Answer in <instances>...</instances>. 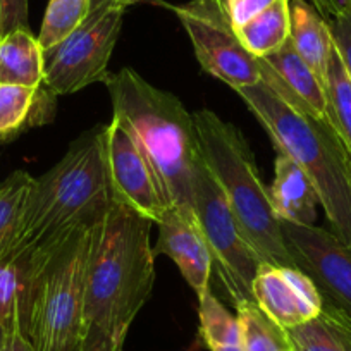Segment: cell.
<instances>
[{"label": "cell", "instance_id": "cell-29", "mask_svg": "<svg viewBox=\"0 0 351 351\" xmlns=\"http://www.w3.org/2000/svg\"><path fill=\"white\" fill-rule=\"evenodd\" d=\"M0 4H2L4 35L16 28H28L26 25L28 23V2L26 0H0Z\"/></svg>", "mask_w": 351, "mask_h": 351}, {"label": "cell", "instance_id": "cell-23", "mask_svg": "<svg viewBox=\"0 0 351 351\" xmlns=\"http://www.w3.org/2000/svg\"><path fill=\"white\" fill-rule=\"evenodd\" d=\"M326 93L334 131L351 154V80L337 53L336 45L327 67Z\"/></svg>", "mask_w": 351, "mask_h": 351}, {"label": "cell", "instance_id": "cell-33", "mask_svg": "<svg viewBox=\"0 0 351 351\" xmlns=\"http://www.w3.org/2000/svg\"><path fill=\"white\" fill-rule=\"evenodd\" d=\"M90 2V11H95V9L106 8V5H116V4H124L130 5L136 0H88Z\"/></svg>", "mask_w": 351, "mask_h": 351}, {"label": "cell", "instance_id": "cell-7", "mask_svg": "<svg viewBox=\"0 0 351 351\" xmlns=\"http://www.w3.org/2000/svg\"><path fill=\"white\" fill-rule=\"evenodd\" d=\"M176 16L186 29L198 62L210 76L231 86L241 88L263 83L296 109L285 81L267 59L255 57L236 36L226 11L215 0H191L174 8ZM298 110V109H296Z\"/></svg>", "mask_w": 351, "mask_h": 351}, {"label": "cell", "instance_id": "cell-13", "mask_svg": "<svg viewBox=\"0 0 351 351\" xmlns=\"http://www.w3.org/2000/svg\"><path fill=\"white\" fill-rule=\"evenodd\" d=\"M269 197L281 222L303 226L315 222L319 195L302 167L282 154L276 158L274 183L269 188Z\"/></svg>", "mask_w": 351, "mask_h": 351}, {"label": "cell", "instance_id": "cell-35", "mask_svg": "<svg viewBox=\"0 0 351 351\" xmlns=\"http://www.w3.org/2000/svg\"><path fill=\"white\" fill-rule=\"evenodd\" d=\"M346 164H348V172H350V178H351V154L348 150H346Z\"/></svg>", "mask_w": 351, "mask_h": 351}, {"label": "cell", "instance_id": "cell-27", "mask_svg": "<svg viewBox=\"0 0 351 351\" xmlns=\"http://www.w3.org/2000/svg\"><path fill=\"white\" fill-rule=\"evenodd\" d=\"M334 45L351 80V0H339V9L327 21Z\"/></svg>", "mask_w": 351, "mask_h": 351}, {"label": "cell", "instance_id": "cell-20", "mask_svg": "<svg viewBox=\"0 0 351 351\" xmlns=\"http://www.w3.org/2000/svg\"><path fill=\"white\" fill-rule=\"evenodd\" d=\"M33 184L35 178L26 171L12 172L4 183H0V262L14 250Z\"/></svg>", "mask_w": 351, "mask_h": 351}, {"label": "cell", "instance_id": "cell-28", "mask_svg": "<svg viewBox=\"0 0 351 351\" xmlns=\"http://www.w3.org/2000/svg\"><path fill=\"white\" fill-rule=\"evenodd\" d=\"M276 0H228L224 11L232 29H238L252 21L253 18H256L260 12L265 11Z\"/></svg>", "mask_w": 351, "mask_h": 351}, {"label": "cell", "instance_id": "cell-2", "mask_svg": "<svg viewBox=\"0 0 351 351\" xmlns=\"http://www.w3.org/2000/svg\"><path fill=\"white\" fill-rule=\"evenodd\" d=\"M114 116L131 130L154 165L171 207L193 221V178L202 160L193 114L178 97L124 67L104 81ZM198 226V224H197Z\"/></svg>", "mask_w": 351, "mask_h": 351}, {"label": "cell", "instance_id": "cell-21", "mask_svg": "<svg viewBox=\"0 0 351 351\" xmlns=\"http://www.w3.org/2000/svg\"><path fill=\"white\" fill-rule=\"evenodd\" d=\"M200 315V336L210 351H243L241 329L238 317L231 315L228 308L208 289L198 296Z\"/></svg>", "mask_w": 351, "mask_h": 351}, {"label": "cell", "instance_id": "cell-22", "mask_svg": "<svg viewBox=\"0 0 351 351\" xmlns=\"http://www.w3.org/2000/svg\"><path fill=\"white\" fill-rule=\"evenodd\" d=\"M243 351H289L293 350L288 332L258 308L255 302L236 306Z\"/></svg>", "mask_w": 351, "mask_h": 351}, {"label": "cell", "instance_id": "cell-10", "mask_svg": "<svg viewBox=\"0 0 351 351\" xmlns=\"http://www.w3.org/2000/svg\"><path fill=\"white\" fill-rule=\"evenodd\" d=\"M102 134L112 198L133 208L154 224H158L165 212L172 207L162 190L154 165L141 150L136 138L116 116H112L109 124L102 126Z\"/></svg>", "mask_w": 351, "mask_h": 351}, {"label": "cell", "instance_id": "cell-9", "mask_svg": "<svg viewBox=\"0 0 351 351\" xmlns=\"http://www.w3.org/2000/svg\"><path fill=\"white\" fill-rule=\"evenodd\" d=\"M126 8L116 4L90 11L66 40L43 50V84L49 92L71 95L107 80Z\"/></svg>", "mask_w": 351, "mask_h": 351}, {"label": "cell", "instance_id": "cell-16", "mask_svg": "<svg viewBox=\"0 0 351 351\" xmlns=\"http://www.w3.org/2000/svg\"><path fill=\"white\" fill-rule=\"evenodd\" d=\"M291 40L296 53L308 64L326 86L327 67L334 52V40L326 19L305 0H289Z\"/></svg>", "mask_w": 351, "mask_h": 351}, {"label": "cell", "instance_id": "cell-19", "mask_svg": "<svg viewBox=\"0 0 351 351\" xmlns=\"http://www.w3.org/2000/svg\"><path fill=\"white\" fill-rule=\"evenodd\" d=\"M234 33L248 52L260 59H267L278 52L291 35L289 0H276L256 18L234 29Z\"/></svg>", "mask_w": 351, "mask_h": 351}, {"label": "cell", "instance_id": "cell-38", "mask_svg": "<svg viewBox=\"0 0 351 351\" xmlns=\"http://www.w3.org/2000/svg\"><path fill=\"white\" fill-rule=\"evenodd\" d=\"M188 351H198V344H195V346L191 348V350H188Z\"/></svg>", "mask_w": 351, "mask_h": 351}, {"label": "cell", "instance_id": "cell-3", "mask_svg": "<svg viewBox=\"0 0 351 351\" xmlns=\"http://www.w3.org/2000/svg\"><path fill=\"white\" fill-rule=\"evenodd\" d=\"M110 198L104 134L97 128L74 141L50 171L35 180L9 256L52 248L77 226L95 221Z\"/></svg>", "mask_w": 351, "mask_h": 351}, {"label": "cell", "instance_id": "cell-6", "mask_svg": "<svg viewBox=\"0 0 351 351\" xmlns=\"http://www.w3.org/2000/svg\"><path fill=\"white\" fill-rule=\"evenodd\" d=\"M193 119L205 165L221 186L246 239L263 262L276 267H296L286 246L281 221L272 208L269 188L260 180L243 134L212 110H197Z\"/></svg>", "mask_w": 351, "mask_h": 351}, {"label": "cell", "instance_id": "cell-37", "mask_svg": "<svg viewBox=\"0 0 351 351\" xmlns=\"http://www.w3.org/2000/svg\"><path fill=\"white\" fill-rule=\"evenodd\" d=\"M215 2H217L222 9H226V2H228V0H215Z\"/></svg>", "mask_w": 351, "mask_h": 351}, {"label": "cell", "instance_id": "cell-15", "mask_svg": "<svg viewBox=\"0 0 351 351\" xmlns=\"http://www.w3.org/2000/svg\"><path fill=\"white\" fill-rule=\"evenodd\" d=\"M253 300L265 315L271 317L282 329H291L315 319L295 289L282 276L281 267L263 262L253 281Z\"/></svg>", "mask_w": 351, "mask_h": 351}, {"label": "cell", "instance_id": "cell-11", "mask_svg": "<svg viewBox=\"0 0 351 351\" xmlns=\"http://www.w3.org/2000/svg\"><path fill=\"white\" fill-rule=\"evenodd\" d=\"M281 229L296 269L312 279L326 305L351 319V245L315 226L281 222Z\"/></svg>", "mask_w": 351, "mask_h": 351}, {"label": "cell", "instance_id": "cell-39", "mask_svg": "<svg viewBox=\"0 0 351 351\" xmlns=\"http://www.w3.org/2000/svg\"><path fill=\"white\" fill-rule=\"evenodd\" d=\"M289 351H295V350H289Z\"/></svg>", "mask_w": 351, "mask_h": 351}, {"label": "cell", "instance_id": "cell-25", "mask_svg": "<svg viewBox=\"0 0 351 351\" xmlns=\"http://www.w3.org/2000/svg\"><path fill=\"white\" fill-rule=\"evenodd\" d=\"M40 88L0 84V140L23 130L35 109Z\"/></svg>", "mask_w": 351, "mask_h": 351}, {"label": "cell", "instance_id": "cell-14", "mask_svg": "<svg viewBox=\"0 0 351 351\" xmlns=\"http://www.w3.org/2000/svg\"><path fill=\"white\" fill-rule=\"evenodd\" d=\"M267 62L274 67L276 73L288 86L296 109L300 112L308 114L313 119L322 121L334 131L326 86L319 80V76L310 69L308 64L296 53L291 40H288L278 52L269 56Z\"/></svg>", "mask_w": 351, "mask_h": 351}, {"label": "cell", "instance_id": "cell-18", "mask_svg": "<svg viewBox=\"0 0 351 351\" xmlns=\"http://www.w3.org/2000/svg\"><path fill=\"white\" fill-rule=\"evenodd\" d=\"M286 332L295 351H351V319L326 303L315 319Z\"/></svg>", "mask_w": 351, "mask_h": 351}, {"label": "cell", "instance_id": "cell-4", "mask_svg": "<svg viewBox=\"0 0 351 351\" xmlns=\"http://www.w3.org/2000/svg\"><path fill=\"white\" fill-rule=\"evenodd\" d=\"M95 221L77 226L52 248L25 253L28 282L19 326L36 351L84 350V279Z\"/></svg>", "mask_w": 351, "mask_h": 351}, {"label": "cell", "instance_id": "cell-26", "mask_svg": "<svg viewBox=\"0 0 351 351\" xmlns=\"http://www.w3.org/2000/svg\"><path fill=\"white\" fill-rule=\"evenodd\" d=\"M28 282L26 255L8 256L0 262V324H8L21 312V302Z\"/></svg>", "mask_w": 351, "mask_h": 351}, {"label": "cell", "instance_id": "cell-12", "mask_svg": "<svg viewBox=\"0 0 351 351\" xmlns=\"http://www.w3.org/2000/svg\"><path fill=\"white\" fill-rule=\"evenodd\" d=\"M157 226L158 239L154 255H167L197 296L208 291L214 263L200 228L174 207L165 212Z\"/></svg>", "mask_w": 351, "mask_h": 351}, {"label": "cell", "instance_id": "cell-24", "mask_svg": "<svg viewBox=\"0 0 351 351\" xmlns=\"http://www.w3.org/2000/svg\"><path fill=\"white\" fill-rule=\"evenodd\" d=\"M90 14L88 0H49L40 35L36 36L43 50L66 40Z\"/></svg>", "mask_w": 351, "mask_h": 351}, {"label": "cell", "instance_id": "cell-8", "mask_svg": "<svg viewBox=\"0 0 351 351\" xmlns=\"http://www.w3.org/2000/svg\"><path fill=\"white\" fill-rule=\"evenodd\" d=\"M193 208L224 291L234 306L255 302L253 281L263 258L246 239L204 157L195 171Z\"/></svg>", "mask_w": 351, "mask_h": 351}, {"label": "cell", "instance_id": "cell-36", "mask_svg": "<svg viewBox=\"0 0 351 351\" xmlns=\"http://www.w3.org/2000/svg\"><path fill=\"white\" fill-rule=\"evenodd\" d=\"M4 35V29H2V4H0V38Z\"/></svg>", "mask_w": 351, "mask_h": 351}, {"label": "cell", "instance_id": "cell-34", "mask_svg": "<svg viewBox=\"0 0 351 351\" xmlns=\"http://www.w3.org/2000/svg\"><path fill=\"white\" fill-rule=\"evenodd\" d=\"M4 334H5V327L4 324H0V351H2V346H4Z\"/></svg>", "mask_w": 351, "mask_h": 351}, {"label": "cell", "instance_id": "cell-5", "mask_svg": "<svg viewBox=\"0 0 351 351\" xmlns=\"http://www.w3.org/2000/svg\"><path fill=\"white\" fill-rule=\"evenodd\" d=\"M236 93L265 128L279 154L308 176L332 232L351 245V178L341 138L322 121L289 106L267 84H253Z\"/></svg>", "mask_w": 351, "mask_h": 351}, {"label": "cell", "instance_id": "cell-30", "mask_svg": "<svg viewBox=\"0 0 351 351\" xmlns=\"http://www.w3.org/2000/svg\"><path fill=\"white\" fill-rule=\"evenodd\" d=\"M4 327H5V334H4V346H2V351H36L35 348H33V344L29 343L28 337L23 334L18 315L12 317Z\"/></svg>", "mask_w": 351, "mask_h": 351}, {"label": "cell", "instance_id": "cell-1", "mask_svg": "<svg viewBox=\"0 0 351 351\" xmlns=\"http://www.w3.org/2000/svg\"><path fill=\"white\" fill-rule=\"evenodd\" d=\"M152 224L114 198L93 222L84 279V341L124 344L155 285Z\"/></svg>", "mask_w": 351, "mask_h": 351}, {"label": "cell", "instance_id": "cell-31", "mask_svg": "<svg viewBox=\"0 0 351 351\" xmlns=\"http://www.w3.org/2000/svg\"><path fill=\"white\" fill-rule=\"evenodd\" d=\"M326 21H329L339 9V0H305Z\"/></svg>", "mask_w": 351, "mask_h": 351}, {"label": "cell", "instance_id": "cell-17", "mask_svg": "<svg viewBox=\"0 0 351 351\" xmlns=\"http://www.w3.org/2000/svg\"><path fill=\"white\" fill-rule=\"evenodd\" d=\"M0 84H43V49L28 28H16L0 38Z\"/></svg>", "mask_w": 351, "mask_h": 351}, {"label": "cell", "instance_id": "cell-32", "mask_svg": "<svg viewBox=\"0 0 351 351\" xmlns=\"http://www.w3.org/2000/svg\"><path fill=\"white\" fill-rule=\"evenodd\" d=\"M123 346L107 339H86L83 351H123Z\"/></svg>", "mask_w": 351, "mask_h": 351}]
</instances>
